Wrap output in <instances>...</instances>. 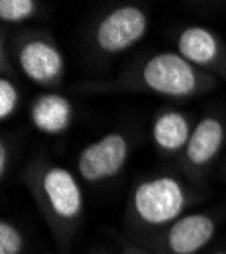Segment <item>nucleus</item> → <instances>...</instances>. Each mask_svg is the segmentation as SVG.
<instances>
[{"mask_svg": "<svg viewBox=\"0 0 226 254\" xmlns=\"http://www.w3.org/2000/svg\"><path fill=\"white\" fill-rule=\"evenodd\" d=\"M25 181L59 242H66L84 216V189L70 169L37 161L27 167Z\"/></svg>", "mask_w": 226, "mask_h": 254, "instance_id": "1", "label": "nucleus"}, {"mask_svg": "<svg viewBox=\"0 0 226 254\" xmlns=\"http://www.w3.org/2000/svg\"><path fill=\"white\" fill-rule=\"evenodd\" d=\"M129 83L141 92L171 100H188L212 90L218 79L198 69L177 51H159L133 69Z\"/></svg>", "mask_w": 226, "mask_h": 254, "instance_id": "2", "label": "nucleus"}, {"mask_svg": "<svg viewBox=\"0 0 226 254\" xmlns=\"http://www.w3.org/2000/svg\"><path fill=\"white\" fill-rule=\"evenodd\" d=\"M190 201L192 195L183 181L173 175H155L135 185L129 201V216L141 228L165 230L188 214Z\"/></svg>", "mask_w": 226, "mask_h": 254, "instance_id": "3", "label": "nucleus"}, {"mask_svg": "<svg viewBox=\"0 0 226 254\" xmlns=\"http://www.w3.org/2000/svg\"><path fill=\"white\" fill-rule=\"evenodd\" d=\"M149 31V14L145 8L125 4L108 10L94 29V47L104 55H118L133 49Z\"/></svg>", "mask_w": 226, "mask_h": 254, "instance_id": "4", "label": "nucleus"}, {"mask_svg": "<svg viewBox=\"0 0 226 254\" xmlns=\"http://www.w3.org/2000/svg\"><path fill=\"white\" fill-rule=\"evenodd\" d=\"M131 159V142L118 130L106 132L79 151L75 167L81 181L100 185L122 173Z\"/></svg>", "mask_w": 226, "mask_h": 254, "instance_id": "5", "label": "nucleus"}, {"mask_svg": "<svg viewBox=\"0 0 226 254\" xmlns=\"http://www.w3.org/2000/svg\"><path fill=\"white\" fill-rule=\"evenodd\" d=\"M16 65L37 86L53 88L66 75V55L53 39L29 35L16 47Z\"/></svg>", "mask_w": 226, "mask_h": 254, "instance_id": "6", "label": "nucleus"}, {"mask_svg": "<svg viewBox=\"0 0 226 254\" xmlns=\"http://www.w3.org/2000/svg\"><path fill=\"white\" fill-rule=\"evenodd\" d=\"M216 236V220L204 211H188L161 232L157 246L165 254H198Z\"/></svg>", "mask_w": 226, "mask_h": 254, "instance_id": "7", "label": "nucleus"}, {"mask_svg": "<svg viewBox=\"0 0 226 254\" xmlns=\"http://www.w3.org/2000/svg\"><path fill=\"white\" fill-rule=\"evenodd\" d=\"M177 53L202 71L226 77V43L208 27L190 25L177 35Z\"/></svg>", "mask_w": 226, "mask_h": 254, "instance_id": "8", "label": "nucleus"}, {"mask_svg": "<svg viewBox=\"0 0 226 254\" xmlns=\"http://www.w3.org/2000/svg\"><path fill=\"white\" fill-rule=\"evenodd\" d=\"M224 140H226L224 122L216 116H204L194 124L192 136L188 140L186 151H183V161H186L190 169H196V171L206 169L218 159Z\"/></svg>", "mask_w": 226, "mask_h": 254, "instance_id": "9", "label": "nucleus"}, {"mask_svg": "<svg viewBox=\"0 0 226 254\" xmlns=\"http://www.w3.org/2000/svg\"><path fill=\"white\" fill-rule=\"evenodd\" d=\"M74 116H75V110L72 100L57 92L39 94L29 108V118L33 126L47 136L64 134L72 126Z\"/></svg>", "mask_w": 226, "mask_h": 254, "instance_id": "10", "label": "nucleus"}, {"mask_svg": "<svg viewBox=\"0 0 226 254\" xmlns=\"http://www.w3.org/2000/svg\"><path fill=\"white\" fill-rule=\"evenodd\" d=\"M192 130H194V124L190 116L175 108L161 110L159 114H155L151 122L153 144L165 155H177L186 151Z\"/></svg>", "mask_w": 226, "mask_h": 254, "instance_id": "11", "label": "nucleus"}, {"mask_svg": "<svg viewBox=\"0 0 226 254\" xmlns=\"http://www.w3.org/2000/svg\"><path fill=\"white\" fill-rule=\"evenodd\" d=\"M37 8L39 4L35 0H2L0 2V18H2V23L18 25L33 18Z\"/></svg>", "mask_w": 226, "mask_h": 254, "instance_id": "12", "label": "nucleus"}, {"mask_svg": "<svg viewBox=\"0 0 226 254\" xmlns=\"http://www.w3.org/2000/svg\"><path fill=\"white\" fill-rule=\"evenodd\" d=\"M25 244V234L12 222H0V254H23Z\"/></svg>", "mask_w": 226, "mask_h": 254, "instance_id": "13", "label": "nucleus"}, {"mask_svg": "<svg viewBox=\"0 0 226 254\" xmlns=\"http://www.w3.org/2000/svg\"><path fill=\"white\" fill-rule=\"evenodd\" d=\"M18 104H20L18 88L8 77H2L0 79V120H8L10 116H14L18 110Z\"/></svg>", "mask_w": 226, "mask_h": 254, "instance_id": "14", "label": "nucleus"}, {"mask_svg": "<svg viewBox=\"0 0 226 254\" xmlns=\"http://www.w3.org/2000/svg\"><path fill=\"white\" fill-rule=\"evenodd\" d=\"M8 173V149H6V140H0V177H6Z\"/></svg>", "mask_w": 226, "mask_h": 254, "instance_id": "15", "label": "nucleus"}, {"mask_svg": "<svg viewBox=\"0 0 226 254\" xmlns=\"http://www.w3.org/2000/svg\"><path fill=\"white\" fill-rule=\"evenodd\" d=\"M125 254H149V252H145V250H141L139 246L127 244V246H125Z\"/></svg>", "mask_w": 226, "mask_h": 254, "instance_id": "16", "label": "nucleus"}, {"mask_svg": "<svg viewBox=\"0 0 226 254\" xmlns=\"http://www.w3.org/2000/svg\"><path fill=\"white\" fill-rule=\"evenodd\" d=\"M214 254H226V250H220V252H214Z\"/></svg>", "mask_w": 226, "mask_h": 254, "instance_id": "17", "label": "nucleus"}]
</instances>
